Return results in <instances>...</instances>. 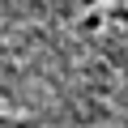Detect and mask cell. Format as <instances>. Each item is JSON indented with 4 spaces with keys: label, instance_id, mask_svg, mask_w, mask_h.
<instances>
[{
    "label": "cell",
    "instance_id": "obj_1",
    "mask_svg": "<svg viewBox=\"0 0 128 128\" xmlns=\"http://www.w3.org/2000/svg\"><path fill=\"white\" fill-rule=\"evenodd\" d=\"M77 30H81V34H98V30H102V13H98V9H86Z\"/></svg>",
    "mask_w": 128,
    "mask_h": 128
},
{
    "label": "cell",
    "instance_id": "obj_2",
    "mask_svg": "<svg viewBox=\"0 0 128 128\" xmlns=\"http://www.w3.org/2000/svg\"><path fill=\"white\" fill-rule=\"evenodd\" d=\"M77 4H81V9H94V4H98V0H77Z\"/></svg>",
    "mask_w": 128,
    "mask_h": 128
}]
</instances>
